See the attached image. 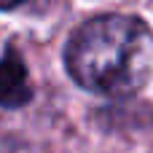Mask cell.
Returning <instances> with one entry per match:
<instances>
[{"mask_svg": "<svg viewBox=\"0 0 153 153\" xmlns=\"http://www.w3.org/2000/svg\"><path fill=\"white\" fill-rule=\"evenodd\" d=\"M65 62L78 86L102 97H132L151 81L153 32L137 16H94L67 40Z\"/></svg>", "mask_w": 153, "mask_h": 153, "instance_id": "obj_1", "label": "cell"}, {"mask_svg": "<svg viewBox=\"0 0 153 153\" xmlns=\"http://www.w3.org/2000/svg\"><path fill=\"white\" fill-rule=\"evenodd\" d=\"M32 97L30 81H27V67L19 56L16 48H5L0 59V105L3 108H22Z\"/></svg>", "mask_w": 153, "mask_h": 153, "instance_id": "obj_2", "label": "cell"}, {"mask_svg": "<svg viewBox=\"0 0 153 153\" xmlns=\"http://www.w3.org/2000/svg\"><path fill=\"white\" fill-rule=\"evenodd\" d=\"M22 3H27V0H0V11H11V8H16Z\"/></svg>", "mask_w": 153, "mask_h": 153, "instance_id": "obj_3", "label": "cell"}]
</instances>
